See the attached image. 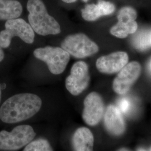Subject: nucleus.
Instances as JSON below:
<instances>
[{"label":"nucleus","mask_w":151,"mask_h":151,"mask_svg":"<svg viewBox=\"0 0 151 151\" xmlns=\"http://www.w3.org/2000/svg\"><path fill=\"white\" fill-rule=\"evenodd\" d=\"M23 151H53L49 141L43 138L32 140L25 146Z\"/></svg>","instance_id":"nucleus-17"},{"label":"nucleus","mask_w":151,"mask_h":151,"mask_svg":"<svg viewBox=\"0 0 151 151\" xmlns=\"http://www.w3.org/2000/svg\"><path fill=\"white\" fill-rule=\"evenodd\" d=\"M117 104L118 106L116 107L118 108L122 113L129 114L131 111L132 105L129 99L126 97H122L118 100Z\"/></svg>","instance_id":"nucleus-18"},{"label":"nucleus","mask_w":151,"mask_h":151,"mask_svg":"<svg viewBox=\"0 0 151 151\" xmlns=\"http://www.w3.org/2000/svg\"><path fill=\"white\" fill-rule=\"evenodd\" d=\"M82 118L90 126L99 123L105 113V106L101 96L96 92L90 93L84 100Z\"/></svg>","instance_id":"nucleus-9"},{"label":"nucleus","mask_w":151,"mask_h":151,"mask_svg":"<svg viewBox=\"0 0 151 151\" xmlns=\"http://www.w3.org/2000/svg\"><path fill=\"white\" fill-rule=\"evenodd\" d=\"M27 10L28 20L34 32L43 36L61 32L60 24L49 14L42 0H28Z\"/></svg>","instance_id":"nucleus-2"},{"label":"nucleus","mask_w":151,"mask_h":151,"mask_svg":"<svg viewBox=\"0 0 151 151\" xmlns=\"http://www.w3.org/2000/svg\"><path fill=\"white\" fill-rule=\"evenodd\" d=\"M17 37L27 44L34 42L35 34L30 25L22 19L7 20L5 29L0 32V47L7 48L11 44L12 39Z\"/></svg>","instance_id":"nucleus-4"},{"label":"nucleus","mask_w":151,"mask_h":151,"mask_svg":"<svg viewBox=\"0 0 151 151\" xmlns=\"http://www.w3.org/2000/svg\"><path fill=\"white\" fill-rule=\"evenodd\" d=\"M116 151H130L128 149L126 148H120L118 150H117Z\"/></svg>","instance_id":"nucleus-21"},{"label":"nucleus","mask_w":151,"mask_h":151,"mask_svg":"<svg viewBox=\"0 0 151 151\" xmlns=\"http://www.w3.org/2000/svg\"><path fill=\"white\" fill-rule=\"evenodd\" d=\"M4 57H5L4 52L2 50V49L0 47V62L3 60L4 58Z\"/></svg>","instance_id":"nucleus-19"},{"label":"nucleus","mask_w":151,"mask_h":151,"mask_svg":"<svg viewBox=\"0 0 151 151\" xmlns=\"http://www.w3.org/2000/svg\"><path fill=\"white\" fill-rule=\"evenodd\" d=\"M82 1H83V2H87L88 0H82Z\"/></svg>","instance_id":"nucleus-25"},{"label":"nucleus","mask_w":151,"mask_h":151,"mask_svg":"<svg viewBox=\"0 0 151 151\" xmlns=\"http://www.w3.org/2000/svg\"><path fill=\"white\" fill-rule=\"evenodd\" d=\"M22 7L17 0H0V20L17 19L22 15Z\"/></svg>","instance_id":"nucleus-14"},{"label":"nucleus","mask_w":151,"mask_h":151,"mask_svg":"<svg viewBox=\"0 0 151 151\" xmlns=\"http://www.w3.org/2000/svg\"><path fill=\"white\" fill-rule=\"evenodd\" d=\"M61 48L76 58H85L97 53L96 44L83 33L70 35L61 43Z\"/></svg>","instance_id":"nucleus-6"},{"label":"nucleus","mask_w":151,"mask_h":151,"mask_svg":"<svg viewBox=\"0 0 151 151\" xmlns=\"http://www.w3.org/2000/svg\"><path fill=\"white\" fill-rule=\"evenodd\" d=\"M115 10L113 3L105 0H98L97 4H87L82 9L81 15L84 20L94 22L100 17L112 14Z\"/></svg>","instance_id":"nucleus-12"},{"label":"nucleus","mask_w":151,"mask_h":151,"mask_svg":"<svg viewBox=\"0 0 151 151\" xmlns=\"http://www.w3.org/2000/svg\"><path fill=\"white\" fill-rule=\"evenodd\" d=\"M62 1H63L65 3H67V4H71V3H73L75 2L77 0H62Z\"/></svg>","instance_id":"nucleus-20"},{"label":"nucleus","mask_w":151,"mask_h":151,"mask_svg":"<svg viewBox=\"0 0 151 151\" xmlns=\"http://www.w3.org/2000/svg\"><path fill=\"white\" fill-rule=\"evenodd\" d=\"M137 151H150V150H146V149L144 148H138V150H137Z\"/></svg>","instance_id":"nucleus-22"},{"label":"nucleus","mask_w":151,"mask_h":151,"mask_svg":"<svg viewBox=\"0 0 151 151\" xmlns=\"http://www.w3.org/2000/svg\"><path fill=\"white\" fill-rule=\"evenodd\" d=\"M1 95H2V91H1V88L0 87V103H1Z\"/></svg>","instance_id":"nucleus-24"},{"label":"nucleus","mask_w":151,"mask_h":151,"mask_svg":"<svg viewBox=\"0 0 151 151\" xmlns=\"http://www.w3.org/2000/svg\"><path fill=\"white\" fill-rule=\"evenodd\" d=\"M138 29V24L136 21L119 19L116 24L111 27L110 32L117 38L123 39L129 34L135 33Z\"/></svg>","instance_id":"nucleus-15"},{"label":"nucleus","mask_w":151,"mask_h":151,"mask_svg":"<svg viewBox=\"0 0 151 151\" xmlns=\"http://www.w3.org/2000/svg\"><path fill=\"white\" fill-rule=\"evenodd\" d=\"M90 79L88 65L85 62L78 61L72 65L70 75L65 79V87L72 95L77 96L86 90Z\"/></svg>","instance_id":"nucleus-7"},{"label":"nucleus","mask_w":151,"mask_h":151,"mask_svg":"<svg viewBox=\"0 0 151 151\" xmlns=\"http://www.w3.org/2000/svg\"><path fill=\"white\" fill-rule=\"evenodd\" d=\"M36 133L32 127L29 125L16 126L11 132H0V150L14 151L27 145L33 140Z\"/></svg>","instance_id":"nucleus-3"},{"label":"nucleus","mask_w":151,"mask_h":151,"mask_svg":"<svg viewBox=\"0 0 151 151\" xmlns=\"http://www.w3.org/2000/svg\"><path fill=\"white\" fill-rule=\"evenodd\" d=\"M94 138L91 131L86 127L76 130L72 137L75 151H93Z\"/></svg>","instance_id":"nucleus-13"},{"label":"nucleus","mask_w":151,"mask_h":151,"mask_svg":"<svg viewBox=\"0 0 151 151\" xmlns=\"http://www.w3.org/2000/svg\"><path fill=\"white\" fill-rule=\"evenodd\" d=\"M148 70H150V72L151 73V60L148 64Z\"/></svg>","instance_id":"nucleus-23"},{"label":"nucleus","mask_w":151,"mask_h":151,"mask_svg":"<svg viewBox=\"0 0 151 151\" xmlns=\"http://www.w3.org/2000/svg\"><path fill=\"white\" fill-rule=\"evenodd\" d=\"M141 70V65L138 62L133 61L128 63L119 71L114 80V91L119 95H124L127 93L138 79Z\"/></svg>","instance_id":"nucleus-8"},{"label":"nucleus","mask_w":151,"mask_h":151,"mask_svg":"<svg viewBox=\"0 0 151 151\" xmlns=\"http://www.w3.org/2000/svg\"><path fill=\"white\" fill-rule=\"evenodd\" d=\"M42 105L37 95L22 93L7 99L0 107V120L6 124L26 120L38 113Z\"/></svg>","instance_id":"nucleus-1"},{"label":"nucleus","mask_w":151,"mask_h":151,"mask_svg":"<svg viewBox=\"0 0 151 151\" xmlns=\"http://www.w3.org/2000/svg\"><path fill=\"white\" fill-rule=\"evenodd\" d=\"M129 57L125 52H113L99 58L96 62L97 70L105 74L119 72L128 63Z\"/></svg>","instance_id":"nucleus-10"},{"label":"nucleus","mask_w":151,"mask_h":151,"mask_svg":"<svg viewBox=\"0 0 151 151\" xmlns=\"http://www.w3.org/2000/svg\"><path fill=\"white\" fill-rule=\"evenodd\" d=\"M104 125L111 134L116 136L123 134L125 130V123L122 113L113 105L108 106L104 114Z\"/></svg>","instance_id":"nucleus-11"},{"label":"nucleus","mask_w":151,"mask_h":151,"mask_svg":"<svg viewBox=\"0 0 151 151\" xmlns=\"http://www.w3.org/2000/svg\"><path fill=\"white\" fill-rule=\"evenodd\" d=\"M133 45L137 50L144 51L151 48V28H146L138 32L133 39Z\"/></svg>","instance_id":"nucleus-16"},{"label":"nucleus","mask_w":151,"mask_h":151,"mask_svg":"<svg viewBox=\"0 0 151 151\" xmlns=\"http://www.w3.org/2000/svg\"><path fill=\"white\" fill-rule=\"evenodd\" d=\"M34 55L45 62L53 75H60L65 70L70 60V54L61 47L47 46L34 50Z\"/></svg>","instance_id":"nucleus-5"},{"label":"nucleus","mask_w":151,"mask_h":151,"mask_svg":"<svg viewBox=\"0 0 151 151\" xmlns=\"http://www.w3.org/2000/svg\"><path fill=\"white\" fill-rule=\"evenodd\" d=\"M150 151H151V147L150 148Z\"/></svg>","instance_id":"nucleus-26"}]
</instances>
